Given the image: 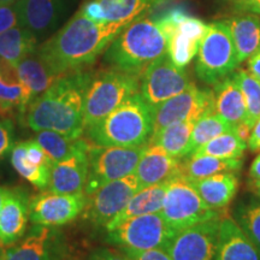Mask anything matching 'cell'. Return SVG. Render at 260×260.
<instances>
[{
	"label": "cell",
	"mask_w": 260,
	"mask_h": 260,
	"mask_svg": "<svg viewBox=\"0 0 260 260\" xmlns=\"http://www.w3.org/2000/svg\"><path fill=\"white\" fill-rule=\"evenodd\" d=\"M124 27L118 23L98 24L79 11L37 52L59 77L93 64Z\"/></svg>",
	"instance_id": "cell-1"
},
{
	"label": "cell",
	"mask_w": 260,
	"mask_h": 260,
	"mask_svg": "<svg viewBox=\"0 0 260 260\" xmlns=\"http://www.w3.org/2000/svg\"><path fill=\"white\" fill-rule=\"evenodd\" d=\"M92 76L79 70L58 77L28 105L23 113L27 125L37 133L51 130L73 139L81 138L84 94Z\"/></svg>",
	"instance_id": "cell-2"
},
{
	"label": "cell",
	"mask_w": 260,
	"mask_h": 260,
	"mask_svg": "<svg viewBox=\"0 0 260 260\" xmlns=\"http://www.w3.org/2000/svg\"><path fill=\"white\" fill-rule=\"evenodd\" d=\"M169 34L160 19L139 17L113 39L104 60L115 70L140 77L152 61L168 53Z\"/></svg>",
	"instance_id": "cell-3"
},
{
	"label": "cell",
	"mask_w": 260,
	"mask_h": 260,
	"mask_svg": "<svg viewBox=\"0 0 260 260\" xmlns=\"http://www.w3.org/2000/svg\"><path fill=\"white\" fill-rule=\"evenodd\" d=\"M94 145L106 147L145 146L153 133V111L139 92L105 118L87 128Z\"/></svg>",
	"instance_id": "cell-4"
},
{
	"label": "cell",
	"mask_w": 260,
	"mask_h": 260,
	"mask_svg": "<svg viewBox=\"0 0 260 260\" xmlns=\"http://www.w3.org/2000/svg\"><path fill=\"white\" fill-rule=\"evenodd\" d=\"M139 77L118 70L100 71L92 76L84 94V129L95 124L139 92Z\"/></svg>",
	"instance_id": "cell-5"
},
{
	"label": "cell",
	"mask_w": 260,
	"mask_h": 260,
	"mask_svg": "<svg viewBox=\"0 0 260 260\" xmlns=\"http://www.w3.org/2000/svg\"><path fill=\"white\" fill-rule=\"evenodd\" d=\"M195 61V74L201 82L216 86L239 67L232 32L225 22L209 24Z\"/></svg>",
	"instance_id": "cell-6"
},
{
	"label": "cell",
	"mask_w": 260,
	"mask_h": 260,
	"mask_svg": "<svg viewBox=\"0 0 260 260\" xmlns=\"http://www.w3.org/2000/svg\"><path fill=\"white\" fill-rule=\"evenodd\" d=\"M160 214L175 233L220 218L218 211L207 206L191 181L183 175L169 181Z\"/></svg>",
	"instance_id": "cell-7"
},
{
	"label": "cell",
	"mask_w": 260,
	"mask_h": 260,
	"mask_svg": "<svg viewBox=\"0 0 260 260\" xmlns=\"http://www.w3.org/2000/svg\"><path fill=\"white\" fill-rule=\"evenodd\" d=\"M145 146L106 147L90 145L84 193L89 195L106 183L134 174Z\"/></svg>",
	"instance_id": "cell-8"
},
{
	"label": "cell",
	"mask_w": 260,
	"mask_h": 260,
	"mask_svg": "<svg viewBox=\"0 0 260 260\" xmlns=\"http://www.w3.org/2000/svg\"><path fill=\"white\" fill-rule=\"evenodd\" d=\"M174 235V230L168 225L160 212H158L124 220L107 232V241L121 249H165Z\"/></svg>",
	"instance_id": "cell-9"
},
{
	"label": "cell",
	"mask_w": 260,
	"mask_h": 260,
	"mask_svg": "<svg viewBox=\"0 0 260 260\" xmlns=\"http://www.w3.org/2000/svg\"><path fill=\"white\" fill-rule=\"evenodd\" d=\"M159 19L169 34L168 56L176 67L184 69L198 54L209 25L180 9L171 10Z\"/></svg>",
	"instance_id": "cell-10"
},
{
	"label": "cell",
	"mask_w": 260,
	"mask_h": 260,
	"mask_svg": "<svg viewBox=\"0 0 260 260\" xmlns=\"http://www.w3.org/2000/svg\"><path fill=\"white\" fill-rule=\"evenodd\" d=\"M190 83L186 70L176 67L165 53L152 61L141 74L139 93L153 110L186 90Z\"/></svg>",
	"instance_id": "cell-11"
},
{
	"label": "cell",
	"mask_w": 260,
	"mask_h": 260,
	"mask_svg": "<svg viewBox=\"0 0 260 260\" xmlns=\"http://www.w3.org/2000/svg\"><path fill=\"white\" fill-rule=\"evenodd\" d=\"M153 111V133L157 134L159 130L172 123L188 121L198 122L201 117L214 111V93L211 89H201L197 84L190 83L183 92L177 94L160 105ZM151 136V138H152Z\"/></svg>",
	"instance_id": "cell-12"
},
{
	"label": "cell",
	"mask_w": 260,
	"mask_h": 260,
	"mask_svg": "<svg viewBox=\"0 0 260 260\" xmlns=\"http://www.w3.org/2000/svg\"><path fill=\"white\" fill-rule=\"evenodd\" d=\"M220 218L175 233L165 248L172 260H216Z\"/></svg>",
	"instance_id": "cell-13"
},
{
	"label": "cell",
	"mask_w": 260,
	"mask_h": 260,
	"mask_svg": "<svg viewBox=\"0 0 260 260\" xmlns=\"http://www.w3.org/2000/svg\"><path fill=\"white\" fill-rule=\"evenodd\" d=\"M140 189L135 174L106 183L94 193L87 195L84 217L96 226H106Z\"/></svg>",
	"instance_id": "cell-14"
},
{
	"label": "cell",
	"mask_w": 260,
	"mask_h": 260,
	"mask_svg": "<svg viewBox=\"0 0 260 260\" xmlns=\"http://www.w3.org/2000/svg\"><path fill=\"white\" fill-rule=\"evenodd\" d=\"M87 194L41 193L29 201V218L34 224L44 226H59L71 222L84 210Z\"/></svg>",
	"instance_id": "cell-15"
},
{
	"label": "cell",
	"mask_w": 260,
	"mask_h": 260,
	"mask_svg": "<svg viewBox=\"0 0 260 260\" xmlns=\"http://www.w3.org/2000/svg\"><path fill=\"white\" fill-rule=\"evenodd\" d=\"M59 233L52 226L31 228L28 236L4 252V260H60L63 255Z\"/></svg>",
	"instance_id": "cell-16"
},
{
	"label": "cell",
	"mask_w": 260,
	"mask_h": 260,
	"mask_svg": "<svg viewBox=\"0 0 260 260\" xmlns=\"http://www.w3.org/2000/svg\"><path fill=\"white\" fill-rule=\"evenodd\" d=\"M134 174L139 181L140 189L167 183L182 175V159L172 157L158 145L147 142Z\"/></svg>",
	"instance_id": "cell-17"
},
{
	"label": "cell",
	"mask_w": 260,
	"mask_h": 260,
	"mask_svg": "<svg viewBox=\"0 0 260 260\" xmlns=\"http://www.w3.org/2000/svg\"><path fill=\"white\" fill-rule=\"evenodd\" d=\"M89 147L81 149L65 160L53 162L48 189L59 194H76L84 191L88 174Z\"/></svg>",
	"instance_id": "cell-18"
},
{
	"label": "cell",
	"mask_w": 260,
	"mask_h": 260,
	"mask_svg": "<svg viewBox=\"0 0 260 260\" xmlns=\"http://www.w3.org/2000/svg\"><path fill=\"white\" fill-rule=\"evenodd\" d=\"M18 23L39 39L56 27L63 11V0H18Z\"/></svg>",
	"instance_id": "cell-19"
},
{
	"label": "cell",
	"mask_w": 260,
	"mask_h": 260,
	"mask_svg": "<svg viewBox=\"0 0 260 260\" xmlns=\"http://www.w3.org/2000/svg\"><path fill=\"white\" fill-rule=\"evenodd\" d=\"M29 200L21 190L8 189L0 212V246H11L21 239L27 230Z\"/></svg>",
	"instance_id": "cell-20"
},
{
	"label": "cell",
	"mask_w": 260,
	"mask_h": 260,
	"mask_svg": "<svg viewBox=\"0 0 260 260\" xmlns=\"http://www.w3.org/2000/svg\"><path fill=\"white\" fill-rule=\"evenodd\" d=\"M32 98L19 79L17 68L0 58V117L9 119L15 113L23 115Z\"/></svg>",
	"instance_id": "cell-21"
},
{
	"label": "cell",
	"mask_w": 260,
	"mask_h": 260,
	"mask_svg": "<svg viewBox=\"0 0 260 260\" xmlns=\"http://www.w3.org/2000/svg\"><path fill=\"white\" fill-rule=\"evenodd\" d=\"M216 260H260V251L234 218H220Z\"/></svg>",
	"instance_id": "cell-22"
},
{
	"label": "cell",
	"mask_w": 260,
	"mask_h": 260,
	"mask_svg": "<svg viewBox=\"0 0 260 260\" xmlns=\"http://www.w3.org/2000/svg\"><path fill=\"white\" fill-rule=\"evenodd\" d=\"M214 87V112L234 128L247 119L245 96L235 73L225 77Z\"/></svg>",
	"instance_id": "cell-23"
},
{
	"label": "cell",
	"mask_w": 260,
	"mask_h": 260,
	"mask_svg": "<svg viewBox=\"0 0 260 260\" xmlns=\"http://www.w3.org/2000/svg\"><path fill=\"white\" fill-rule=\"evenodd\" d=\"M191 183L207 206L217 211L225 209L235 199L239 190L236 172H223L201 180H194Z\"/></svg>",
	"instance_id": "cell-24"
},
{
	"label": "cell",
	"mask_w": 260,
	"mask_h": 260,
	"mask_svg": "<svg viewBox=\"0 0 260 260\" xmlns=\"http://www.w3.org/2000/svg\"><path fill=\"white\" fill-rule=\"evenodd\" d=\"M168 183L154 184L146 188H141L130 198L128 203L121 212L110 220V223L105 226L106 230L113 229L117 225L124 222V220L133 218V217L142 216V214L158 213L160 212L164 205L165 194H167Z\"/></svg>",
	"instance_id": "cell-25"
},
{
	"label": "cell",
	"mask_w": 260,
	"mask_h": 260,
	"mask_svg": "<svg viewBox=\"0 0 260 260\" xmlns=\"http://www.w3.org/2000/svg\"><path fill=\"white\" fill-rule=\"evenodd\" d=\"M225 23L232 32L237 60L241 64L260 50V16L254 14L235 16L225 21Z\"/></svg>",
	"instance_id": "cell-26"
},
{
	"label": "cell",
	"mask_w": 260,
	"mask_h": 260,
	"mask_svg": "<svg viewBox=\"0 0 260 260\" xmlns=\"http://www.w3.org/2000/svg\"><path fill=\"white\" fill-rule=\"evenodd\" d=\"M19 79L29 90L32 100L50 88L58 77L52 73L46 63L41 59L35 50L32 53L23 58L16 65Z\"/></svg>",
	"instance_id": "cell-27"
},
{
	"label": "cell",
	"mask_w": 260,
	"mask_h": 260,
	"mask_svg": "<svg viewBox=\"0 0 260 260\" xmlns=\"http://www.w3.org/2000/svg\"><path fill=\"white\" fill-rule=\"evenodd\" d=\"M242 159H220L206 154H191L182 159V175L189 180L213 176L223 172H237L242 168Z\"/></svg>",
	"instance_id": "cell-28"
},
{
	"label": "cell",
	"mask_w": 260,
	"mask_h": 260,
	"mask_svg": "<svg viewBox=\"0 0 260 260\" xmlns=\"http://www.w3.org/2000/svg\"><path fill=\"white\" fill-rule=\"evenodd\" d=\"M102 5L106 23L129 24L134 19L158 8L169 0H98Z\"/></svg>",
	"instance_id": "cell-29"
},
{
	"label": "cell",
	"mask_w": 260,
	"mask_h": 260,
	"mask_svg": "<svg viewBox=\"0 0 260 260\" xmlns=\"http://www.w3.org/2000/svg\"><path fill=\"white\" fill-rule=\"evenodd\" d=\"M38 39L28 29L12 27L0 34V58L15 67L37 50Z\"/></svg>",
	"instance_id": "cell-30"
},
{
	"label": "cell",
	"mask_w": 260,
	"mask_h": 260,
	"mask_svg": "<svg viewBox=\"0 0 260 260\" xmlns=\"http://www.w3.org/2000/svg\"><path fill=\"white\" fill-rule=\"evenodd\" d=\"M194 124V122L188 121L172 123L159 130L157 134L149 139L148 142L158 145L172 157L184 159L187 157V147Z\"/></svg>",
	"instance_id": "cell-31"
},
{
	"label": "cell",
	"mask_w": 260,
	"mask_h": 260,
	"mask_svg": "<svg viewBox=\"0 0 260 260\" xmlns=\"http://www.w3.org/2000/svg\"><path fill=\"white\" fill-rule=\"evenodd\" d=\"M233 218L260 251V198L245 194L237 201L233 211Z\"/></svg>",
	"instance_id": "cell-32"
},
{
	"label": "cell",
	"mask_w": 260,
	"mask_h": 260,
	"mask_svg": "<svg viewBox=\"0 0 260 260\" xmlns=\"http://www.w3.org/2000/svg\"><path fill=\"white\" fill-rule=\"evenodd\" d=\"M35 140L53 162L65 160L76 152L89 146V142L86 140L81 138L73 139L51 130L38 132Z\"/></svg>",
	"instance_id": "cell-33"
},
{
	"label": "cell",
	"mask_w": 260,
	"mask_h": 260,
	"mask_svg": "<svg viewBox=\"0 0 260 260\" xmlns=\"http://www.w3.org/2000/svg\"><path fill=\"white\" fill-rule=\"evenodd\" d=\"M230 129H232L230 125L214 111L201 117L199 121L195 122L194 128L191 130L189 144L187 147V157L195 153L198 149L216 136L223 134Z\"/></svg>",
	"instance_id": "cell-34"
},
{
	"label": "cell",
	"mask_w": 260,
	"mask_h": 260,
	"mask_svg": "<svg viewBox=\"0 0 260 260\" xmlns=\"http://www.w3.org/2000/svg\"><path fill=\"white\" fill-rule=\"evenodd\" d=\"M246 148L247 142L239 138L235 130L230 129L205 144L193 154H206L220 159H241Z\"/></svg>",
	"instance_id": "cell-35"
},
{
	"label": "cell",
	"mask_w": 260,
	"mask_h": 260,
	"mask_svg": "<svg viewBox=\"0 0 260 260\" xmlns=\"http://www.w3.org/2000/svg\"><path fill=\"white\" fill-rule=\"evenodd\" d=\"M11 164L16 171L21 175L24 180L30 182L34 187L39 189H46L50 184L52 167H35L30 164L25 158V145L23 142H18L14 145L11 149Z\"/></svg>",
	"instance_id": "cell-36"
},
{
	"label": "cell",
	"mask_w": 260,
	"mask_h": 260,
	"mask_svg": "<svg viewBox=\"0 0 260 260\" xmlns=\"http://www.w3.org/2000/svg\"><path fill=\"white\" fill-rule=\"evenodd\" d=\"M235 76L245 96L247 107L246 122L253 126L260 118V82L252 74L243 69L236 70Z\"/></svg>",
	"instance_id": "cell-37"
},
{
	"label": "cell",
	"mask_w": 260,
	"mask_h": 260,
	"mask_svg": "<svg viewBox=\"0 0 260 260\" xmlns=\"http://www.w3.org/2000/svg\"><path fill=\"white\" fill-rule=\"evenodd\" d=\"M25 145V158L30 164L35 167H52L53 161L51 160L44 148L39 145L37 140L24 141Z\"/></svg>",
	"instance_id": "cell-38"
},
{
	"label": "cell",
	"mask_w": 260,
	"mask_h": 260,
	"mask_svg": "<svg viewBox=\"0 0 260 260\" xmlns=\"http://www.w3.org/2000/svg\"><path fill=\"white\" fill-rule=\"evenodd\" d=\"M129 260H172L170 254L164 248L146 249V251H135V249H121Z\"/></svg>",
	"instance_id": "cell-39"
},
{
	"label": "cell",
	"mask_w": 260,
	"mask_h": 260,
	"mask_svg": "<svg viewBox=\"0 0 260 260\" xmlns=\"http://www.w3.org/2000/svg\"><path fill=\"white\" fill-rule=\"evenodd\" d=\"M14 147V125L10 119L0 121V159H3Z\"/></svg>",
	"instance_id": "cell-40"
},
{
	"label": "cell",
	"mask_w": 260,
	"mask_h": 260,
	"mask_svg": "<svg viewBox=\"0 0 260 260\" xmlns=\"http://www.w3.org/2000/svg\"><path fill=\"white\" fill-rule=\"evenodd\" d=\"M18 23V14L16 5H0V34L16 27Z\"/></svg>",
	"instance_id": "cell-41"
},
{
	"label": "cell",
	"mask_w": 260,
	"mask_h": 260,
	"mask_svg": "<svg viewBox=\"0 0 260 260\" xmlns=\"http://www.w3.org/2000/svg\"><path fill=\"white\" fill-rule=\"evenodd\" d=\"M80 12L84 16V17L95 22L98 24H106L103 8L98 0H87V2L82 5V8H81Z\"/></svg>",
	"instance_id": "cell-42"
},
{
	"label": "cell",
	"mask_w": 260,
	"mask_h": 260,
	"mask_svg": "<svg viewBox=\"0 0 260 260\" xmlns=\"http://www.w3.org/2000/svg\"><path fill=\"white\" fill-rule=\"evenodd\" d=\"M87 260H129L121 252H116L110 248H98L90 253Z\"/></svg>",
	"instance_id": "cell-43"
},
{
	"label": "cell",
	"mask_w": 260,
	"mask_h": 260,
	"mask_svg": "<svg viewBox=\"0 0 260 260\" xmlns=\"http://www.w3.org/2000/svg\"><path fill=\"white\" fill-rule=\"evenodd\" d=\"M247 147L252 152H260V118L253 124L251 136L247 141Z\"/></svg>",
	"instance_id": "cell-44"
},
{
	"label": "cell",
	"mask_w": 260,
	"mask_h": 260,
	"mask_svg": "<svg viewBox=\"0 0 260 260\" xmlns=\"http://www.w3.org/2000/svg\"><path fill=\"white\" fill-rule=\"evenodd\" d=\"M237 8L241 11L260 16V0H237Z\"/></svg>",
	"instance_id": "cell-45"
},
{
	"label": "cell",
	"mask_w": 260,
	"mask_h": 260,
	"mask_svg": "<svg viewBox=\"0 0 260 260\" xmlns=\"http://www.w3.org/2000/svg\"><path fill=\"white\" fill-rule=\"evenodd\" d=\"M247 71L252 74L256 80L260 82V50L256 52L254 56H252L247 63Z\"/></svg>",
	"instance_id": "cell-46"
},
{
	"label": "cell",
	"mask_w": 260,
	"mask_h": 260,
	"mask_svg": "<svg viewBox=\"0 0 260 260\" xmlns=\"http://www.w3.org/2000/svg\"><path fill=\"white\" fill-rule=\"evenodd\" d=\"M249 178L251 181H260V153L253 159L249 168Z\"/></svg>",
	"instance_id": "cell-47"
},
{
	"label": "cell",
	"mask_w": 260,
	"mask_h": 260,
	"mask_svg": "<svg viewBox=\"0 0 260 260\" xmlns=\"http://www.w3.org/2000/svg\"><path fill=\"white\" fill-rule=\"evenodd\" d=\"M248 186H249V189H251L252 193L258 195V197L260 198V181H251L248 183Z\"/></svg>",
	"instance_id": "cell-48"
},
{
	"label": "cell",
	"mask_w": 260,
	"mask_h": 260,
	"mask_svg": "<svg viewBox=\"0 0 260 260\" xmlns=\"http://www.w3.org/2000/svg\"><path fill=\"white\" fill-rule=\"evenodd\" d=\"M6 193H8V188H4V187L0 186V212H2L3 204H4Z\"/></svg>",
	"instance_id": "cell-49"
},
{
	"label": "cell",
	"mask_w": 260,
	"mask_h": 260,
	"mask_svg": "<svg viewBox=\"0 0 260 260\" xmlns=\"http://www.w3.org/2000/svg\"><path fill=\"white\" fill-rule=\"evenodd\" d=\"M18 0H0V5H14Z\"/></svg>",
	"instance_id": "cell-50"
},
{
	"label": "cell",
	"mask_w": 260,
	"mask_h": 260,
	"mask_svg": "<svg viewBox=\"0 0 260 260\" xmlns=\"http://www.w3.org/2000/svg\"><path fill=\"white\" fill-rule=\"evenodd\" d=\"M0 260H4V252L0 249Z\"/></svg>",
	"instance_id": "cell-51"
}]
</instances>
